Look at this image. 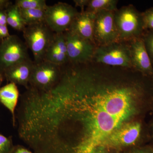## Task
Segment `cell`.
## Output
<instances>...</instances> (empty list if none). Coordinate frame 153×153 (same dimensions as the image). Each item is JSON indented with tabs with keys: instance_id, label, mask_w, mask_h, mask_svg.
I'll return each instance as SVG.
<instances>
[{
	"instance_id": "cell-10",
	"label": "cell",
	"mask_w": 153,
	"mask_h": 153,
	"mask_svg": "<svg viewBox=\"0 0 153 153\" xmlns=\"http://www.w3.org/2000/svg\"><path fill=\"white\" fill-rule=\"evenodd\" d=\"M132 68L146 76L153 77V66L145 47L142 36L128 42Z\"/></svg>"
},
{
	"instance_id": "cell-19",
	"label": "cell",
	"mask_w": 153,
	"mask_h": 153,
	"mask_svg": "<svg viewBox=\"0 0 153 153\" xmlns=\"http://www.w3.org/2000/svg\"><path fill=\"white\" fill-rule=\"evenodd\" d=\"M145 47L153 66V31L146 30L142 36Z\"/></svg>"
},
{
	"instance_id": "cell-18",
	"label": "cell",
	"mask_w": 153,
	"mask_h": 153,
	"mask_svg": "<svg viewBox=\"0 0 153 153\" xmlns=\"http://www.w3.org/2000/svg\"><path fill=\"white\" fill-rule=\"evenodd\" d=\"M15 4L22 10H46L48 6L45 0H17Z\"/></svg>"
},
{
	"instance_id": "cell-7",
	"label": "cell",
	"mask_w": 153,
	"mask_h": 153,
	"mask_svg": "<svg viewBox=\"0 0 153 153\" xmlns=\"http://www.w3.org/2000/svg\"><path fill=\"white\" fill-rule=\"evenodd\" d=\"M25 42L16 35H10L0 44V68L2 71L30 58Z\"/></svg>"
},
{
	"instance_id": "cell-16",
	"label": "cell",
	"mask_w": 153,
	"mask_h": 153,
	"mask_svg": "<svg viewBox=\"0 0 153 153\" xmlns=\"http://www.w3.org/2000/svg\"><path fill=\"white\" fill-rule=\"evenodd\" d=\"M7 23L14 30L23 32L26 26L19 12V8L12 3L6 10Z\"/></svg>"
},
{
	"instance_id": "cell-14",
	"label": "cell",
	"mask_w": 153,
	"mask_h": 153,
	"mask_svg": "<svg viewBox=\"0 0 153 153\" xmlns=\"http://www.w3.org/2000/svg\"><path fill=\"white\" fill-rule=\"evenodd\" d=\"M19 95L17 85L13 82H9L0 88V102L10 111L13 116L14 125L15 123V109Z\"/></svg>"
},
{
	"instance_id": "cell-30",
	"label": "cell",
	"mask_w": 153,
	"mask_h": 153,
	"mask_svg": "<svg viewBox=\"0 0 153 153\" xmlns=\"http://www.w3.org/2000/svg\"><path fill=\"white\" fill-rule=\"evenodd\" d=\"M1 41L0 40V44H1Z\"/></svg>"
},
{
	"instance_id": "cell-27",
	"label": "cell",
	"mask_w": 153,
	"mask_h": 153,
	"mask_svg": "<svg viewBox=\"0 0 153 153\" xmlns=\"http://www.w3.org/2000/svg\"><path fill=\"white\" fill-rule=\"evenodd\" d=\"M11 3L8 0H0V10L7 9Z\"/></svg>"
},
{
	"instance_id": "cell-23",
	"label": "cell",
	"mask_w": 153,
	"mask_h": 153,
	"mask_svg": "<svg viewBox=\"0 0 153 153\" xmlns=\"http://www.w3.org/2000/svg\"><path fill=\"white\" fill-rule=\"evenodd\" d=\"M11 35L9 33L7 25H0V40L8 38Z\"/></svg>"
},
{
	"instance_id": "cell-21",
	"label": "cell",
	"mask_w": 153,
	"mask_h": 153,
	"mask_svg": "<svg viewBox=\"0 0 153 153\" xmlns=\"http://www.w3.org/2000/svg\"><path fill=\"white\" fill-rule=\"evenodd\" d=\"M13 148L11 139L0 134V153H10Z\"/></svg>"
},
{
	"instance_id": "cell-4",
	"label": "cell",
	"mask_w": 153,
	"mask_h": 153,
	"mask_svg": "<svg viewBox=\"0 0 153 153\" xmlns=\"http://www.w3.org/2000/svg\"><path fill=\"white\" fill-rule=\"evenodd\" d=\"M23 33L25 43L33 53L34 62L43 61L55 33L45 22L26 26Z\"/></svg>"
},
{
	"instance_id": "cell-20",
	"label": "cell",
	"mask_w": 153,
	"mask_h": 153,
	"mask_svg": "<svg viewBox=\"0 0 153 153\" xmlns=\"http://www.w3.org/2000/svg\"><path fill=\"white\" fill-rule=\"evenodd\" d=\"M142 13L145 31H153V7L146 10Z\"/></svg>"
},
{
	"instance_id": "cell-26",
	"label": "cell",
	"mask_w": 153,
	"mask_h": 153,
	"mask_svg": "<svg viewBox=\"0 0 153 153\" xmlns=\"http://www.w3.org/2000/svg\"><path fill=\"white\" fill-rule=\"evenodd\" d=\"M10 153H33L30 151L28 150L26 148L22 146H18L13 148Z\"/></svg>"
},
{
	"instance_id": "cell-8",
	"label": "cell",
	"mask_w": 153,
	"mask_h": 153,
	"mask_svg": "<svg viewBox=\"0 0 153 153\" xmlns=\"http://www.w3.org/2000/svg\"><path fill=\"white\" fill-rule=\"evenodd\" d=\"M67 46L68 63L85 64L92 61L96 46L91 41L67 31L64 33Z\"/></svg>"
},
{
	"instance_id": "cell-11",
	"label": "cell",
	"mask_w": 153,
	"mask_h": 153,
	"mask_svg": "<svg viewBox=\"0 0 153 153\" xmlns=\"http://www.w3.org/2000/svg\"><path fill=\"white\" fill-rule=\"evenodd\" d=\"M34 65L35 62L28 58L4 70V76L9 82L23 85L28 89Z\"/></svg>"
},
{
	"instance_id": "cell-2",
	"label": "cell",
	"mask_w": 153,
	"mask_h": 153,
	"mask_svg": "<svg viewBox=\"0 0 153 153\" xmlns=\"http://www.w3.org/2000/svg\"><path fill=\"white\" fill-rule=\"evenodd\" d=\"M145 126L140 120L123 125L107 139L102 146L104 150L141 146L145 138Z\"/></svg>"
},
{
	"instance_id": "cell-28",
	"label": "cell",
	"mask_w": 153,
	"mask_h": 153,
	"mask_svg": "<svg viewBox=\"0 0 153 153\" xmlns=\"http://www.w3.org/2000/svg\"><path fill=\"white\" fill-rule=\"evenodd\" d=\"M4 76L3 71L0 68V88H1V85L2 83L3 80H4Z\"/></svg>"
},
{
	"instance_id": "cell-12",
	"label": "cell",
	"mask_w": 153,
	"mask_h": 153,
	"mask_svg": "<svg viewBox=\"0 0 153 153\" xmlns=\"http://www.w3.org/2000/svg\"><path fill=\"white\" fill-rule=\"evenodd\" d=\"M95 16V14L85 10L79 12L73 20L68 31L88 40L95 45L94 41Z\"/></svg>"
},
{
	"instance_id": "cell-24",
	"label": "cell",
	"mask_w": 153,
	"mask_h": 153,
	"mask_svg": "<svg viewBox=\"0 0 153 153\" xmlns=\"http://www.w3.org/2000/svg\"><path fill=\"white\" fill-rule=\"evenodd\" d=\"M6 10H0V25H7Z\"/></svg>"
},
{
	"instance_id": "cell-17",
	"label": "cell",
	"mask_w": 153,
	"mask_h": 153,
	"mask_svg": "<svg viewBox=\"0 0 153 153\" xmlns=\"http://www.w3.org/2000/svg\"><path fill=\"white\" fill-rule=\"evenodd\" d=\"M19 10L23 22L26 26L45 22L46 10H22L19 9Z\"/></svg>"
},
{
	"instance_id": "cell-6",
	"label": "cell",
	"mask_w": 153,
	"mask_h": 153,
	"mask_svg": "<svg viewBox=\"0 0 153 153\" xmlns=\"http://www.w3.org/2000/svg\"><path fill=\"white\" fill-rule=\"evenodd\" d=\"M61 72V66L49 61L35 62L29 84L31 87L40 91H48L58 82Z\"/></svg>"
},
{
	"instance_id": "cell-15",
	"label": "cell",
	"mask_w": 153,
	"mask_h": 153,
	"mask_svg": "<svg viewBox=\"0 0 153 153\" xmlns=\"http://www.w3.org/2000/svg\"><path fill=\"white\" fill-rule=\"evenodd\" d=\"M117 0H88L85 11L96 14L102 11L115 12L117 10Z\"/></svg>"
},
{
	"instance_id": "cell-29",
	"label": "cell",
	"mask_w": 153,
	"mask_h": 153,
	"mask_svg": "<svg viewBox=\"0 0 153 153\" xmlns=\"http://www.w3.org/2000/svg\"><path fill=\"white\" fill-rule=\"evenodd\" d=\"M150 130H151V137L153 141V120L152 121V123L151 124L150 126ZM153 146V145H152Z\"/></svg>"
},
{
	"instance_id": "cell-5",
	"label": "cell",
	"mask_w": 153,
	"mask_h": 153,
	"mask_svg": "<svg viewBox=\"0 0 153 153\" xmlns=\"http://www.w3.org/2000/svg\"><path fill=\"white\" fill-rule=\"evenodd\" d=\"M78 13L71 5L59 2L47 6L45 10V22L54 33H64L68 31Z\"/></svg>"
},
{
	"instance_id": "cell-1",
	"label": "cell",
	"mask_w": 153,
	"mask_h": 153,
	"mask_svg": "<svg viewBox=\"0 0 153 153\" xmlns=\"http://www.w3.org/2000/svg\"><path fill=\"white\" fill-rule=\"evenodd\" d=\"M114 17L119 41L129 42L143 36L145 30L142 13L132 5L118 9Z\"/></svg>"
},
{
	"instance_id": "cell-25",
	"label": "cell",
	"mask_w": 153,
	"mask_h": 153,
	"mask_svg": "<svg viewBox=\"0 0 153 153\" xmlns=\"http://www.w3.org/2000/svg\"><path fill=\"white\" fill-rule=\"evenodd\" d=\"M74 2L76 7H79L81 8V11H84V9L86 8L87 5L88 0H74Z\"/></svg>"
},
{
	"instance_id": "cell-3",
	"label": "cell",
	"mask_w": 153,
	"mask_h": 153,
	"mask_svg": "<svg viewBox=\"0 0 153 153\" xmlns=\"http://www.w3.org/2000/svg\"><path fill=\"white\" fill-rule=\"evenodd\" d=\"M92 62L114 67L132 68L128 42L118 41L97 46Z\"/></svg>"
},
{
	"instance_id": "cell-31",
	"label": "cell",
	"mask_w": 153,
	"mask_h": 153,
	"mask_svg": "<svg viewBox=\"0 0 153 153\" xmlns=\"http://www.w3.org/2000/svg\"><path fill=\"white\" fill-rule=\"evenodd\" d=\"M152 78H153V77H152Z\"/></svg>"
},
{
	"instance_id": "cell-9",
	"label": "cell",
	"mask_w": 153,
	"mask_h": 153,
	"mask_svg": "<svg viewBox=\"0 0 153 153\" xmlns=\"http://www.w3.org/2000/svg\"><path fill=\"white\" fill-rule=\"evenodd\" d=\"M114 13L111 11H102L95 14L94 41L96 47L119 41Z\"/></svg>"
},
{
	"instance_id": "cell-22",
	"label": "cell",
	"mask_w": 153,
	"mask_h": 153,
	"mask_svg": "<svg viewBox=\"0 0 153 153\" xmlns=\"http://www.w3.org/2000/svg\"><path fill=\"white\" fill-rule=\"evenodd\" d=\"M125 153H153V146L151 145L132 148Z\"/></svg>"
},
{
	"instance_id": "cell-13",
	"label": "cell",
	"mask_w": 153,
	"mask_h": 153,
	"mask_svg": "<svg viewBox=\"0 0 153 153\" xmlns=\"http://www.w3.org/2000/svg\"><path fill=\"white\" fill-rule=\"evenodd\" d=\"M60 66L68 63V51L64 33H55L44 57V60Z\"/></svg>"
}]
</instances>
